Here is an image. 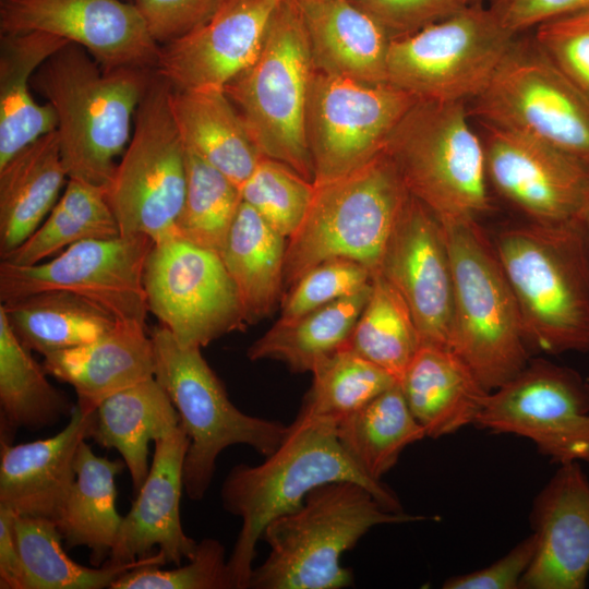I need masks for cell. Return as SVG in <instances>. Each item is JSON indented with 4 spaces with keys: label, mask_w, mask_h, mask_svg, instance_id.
Segmentation results:
<instances>
[{
    "label": "cell",
    "mask_w": 589,
    "mask_h": 589,
    "mask_svg": "<svg viewBox=\"0 0 589 589\" xmlns=\"http://www.w3.org/2000/svg\"><path fill=\"white\" fill-rule=\"evenodd\" d=\"M339 481L365 486L388 510L401 513L396 494L369 478L347 454L337 424L301 408L280 445L256 466L239 464L226 476L220 498L241 519L228 566L235 589L248 588L256 544L275 518L300 507L315 488Z\"/></svg>",
    "instance_id": "cell-1"
},
{
    "label": "cell",
    "mask_w": 589,
    "mask_h": 589,
    "mask_svg": "<svg viewBox=\"0 0 589 589\" xmlns=\"http://www.w3.org/2000/svg\"><path fill=\"white\" fill-rule=\"evenodd\" d=\"M155 70H104L69 43L34 73L32 85L57 116L56 132L68 179L107 188L123 154L132 119Z\"/></svg>",
    "instance_id": "cell-2"
},
{
    "label": "cell",
    "mask_w": 589,
    "mask_h": 589,
    "mask_svg": "<svg viewBox=\"0 0 589 589\" xmlns=\"http://www.w3.org/2000/svg\"><path fill=\"white\" fill-rule=\"evenodd\" d=\"M493 244L528 346L553 354L589 351V257L580 220H528L501 230Z\"/></svg>",
    "instance_id": "cell-3"
},
{
    "label": "cell",
    "mask_w": 589,
    "mask_h": 589,
    "mask_svg": "<svg viewBox=\"0 0 589 589\" xmlns=\"http://www.w3.org/2000/svg\"><path fill=\"white\" fill-rule=\"evenodd\" d=\"M425 516L386 509L365 486L339 481L312 490L297 509L272 520L262 540L269 546L254 567L248 588L340 589L353 576L340 564L373 527L425 520Z\"/></svg>",
    "instance_id": "cell-4"
},
{
    "label": "cell",
    "mask_w": 589,
    "mask_h": 589,
    "mask_svg": "<svg viewBox=\"0 0 589 589\" xmlns=\"http://www.w3.org/2000/svg\"><path fill=\"white\" fill-rule=\"evenodd\" d=\"M441 223L454 280L449 348L491 392L530 360L517 302L493 241L478 220Z\"/></svg>",
    "instance_id": "cell-5"
},
{
    "label": "cell",
    "mask_w": 589,
    "mask_h": 589,
    "mask_svg": "<svg viewBox=\"0 0 589 589\" xmlns=\"http://www.w3.org/2000/svg\"><path fill=\"white\" fill-rule=\"evenodd\" d=\"M314 71L302 11L281 0L256 58L224 86L257 152L313 182L305 117Z\"/></svg>",
    "instance_id": "cell-6"
},
{
    "label": "cell",
    "mask_w": 589,
    "mask_h": 589,
    "mask_svg": "<svg viewBox=\"0 0 589 589\" xmlns=\"http://www.w3.org/2000/svg\"><path fill=\"white\" fill-rule=\"evenodd\" d=\"M409 195L385 152L345 176L315 184L303 221L287 239L285 290L330 259L353 260L377 273Z\"/></svg>",
    "instance_id": "cell-7"
},
{
    "label": "cell",
    "mask_w": 589,
    "mask_h": 589,
    "mask_svg": "<svg viewBox=\"0 0 589 589\" xmlns=\"http://www.w3.org/2000/svg\"><path fill=\"white\" fill-rule=\"evenodd\" d=\"M384 152L408 192L441 221L478 220L490 211L484 148L467 103L417 100Z\"/></svg>",
    "instance_id": "cell-8"
},
{
    "label": "cell",
    "mask_w": 589,
    "mask_h": 589,
    "mask_svg": "<svg viewBox=\"0 0 589 589\" xmlns=\"http://www.w3.org/2000/svg\"><path fill=\"white\" fill-rule=\"evenodd\" d=\"M154 377L165 389L190 438L183 467V486L193 501L209 489L219 454L232 445H248L265 457L283 442L288 425L252 417L238 409L204 359L201 348L180 345L161 325L149 333Z\"/></svg>",
    "instance_id": "cell-9"
},
{
    "label": "cell",
    "mask_w": 589,
    "mask_h": 589,
    "mask_svg": "<svg viewBox=\"0 0 589 589\" xmlns=\"http://www.w3.org/2000/svg\"><path fill=\"white\" fill-rule=\"evenodd\" d=\"M172 86L156 70L134 116V130L107 187L120 235L153 243L178 237L185 145L171 109Z\"/></svg>",
    "instance_id": "cell-10"
},
{
    "label": "cell",
    "mask_w": 589,
    "mask_h": 589,
    "mask_svg": "<svg viewBox=\"0 0 589 589\" xmlns=\"http://www.w3.org/2000/svg\"><path fill=\"white\" fill-rule=\"evenodd\" d=\"M518 35L504 27L488 7L466 5L392 40L387 83L418 100L469 103L485 88Z\"/></svg>",
    "instance_id": "cell-11"
},
{
    "label": "cell",
    "mask_w": 589,
    "mask_h": 589,
    "mask_svg": "<svg viewBox=\"0 0 589 589\" xmlns=\"http://www.w3.org/2000/svg\"><path fill=\"white\" fill-rule=\"evenodd\" d=\"M469 103L478 122L526 133L589 161V97L532 36L515 38L485 88Z\"/></svg>",
    "instance_id": "cell-12"
},
{
    "label": "cell",
    "mask_w": 589,
    "mask_h": 589,
    "mask_svg": "<svg viewBox=\"0 0 589 589\" xmlns=\"http://www.w3.org/2000/svg\"><path fill=\"white\" fill-rule=\"evenodd\" d=\"M417 100L387 82L368 84L315 70L305 117L314 184L345 176L382 154Z\"/></svg>",
    "instance_id": "cell-13"
},
{
    "label": "cell",
    "mask_w": 589,
    "mask_h": 589,
    "mask_svg": "<svg viewBox=\"0 0 589 589\" xmlns=\"http://www.w3.org/2000/svg\"><path fill=\"white\" fill-rule=\"evenodd\" d=\"M143 281L148 311L184 347H205L248 325L220 255L180 237L153 243Z\"/></svg>",
    "instance_id": "cell-14"
},
{
    "label": "cell",
    "mask_w": 589,
    "mask_h": 589,
    "mask_svg": "<svg viewBox=\"0 0 589 589\" xmlns=\"http://www.w3.org/2000/svg\"><path fill=\"white\" fill-rule=\"evenodd\" d=\"M494 390L473 424L527 437L553 462L589 464V382L577 371L530 359Z\"/></svg>",
    "instance_id": "cell-15"
},
{
    "label": "cell",
    "mask_w": 589,
    "mask_h": 589,
    "mask_svg": "<svg viewBox=\"0 0 589 589\" xmlns=\"http://www.w3.org/2000/svg\"><path fill=\"white\" fill-rule=\"evenodd\" d=\"M145 236H117L72 244L34 265L0 263V302L48 290L70 291L100 304L118 321L145 324Z\"/></svg>",
    "instance_id": "cell-16"
},
{
    "label": "cell",
    "mask_w": 589,
    "mask_h": 589,
    "mask_svg": "<svg viewBox=\"0 0 589 589\" xmlns=\"http://www.w3.org/2000/svg\"><path fill=\"white\" fill-rule=\"evenodd\" d=\"M489 183L529 221L578 220L589 200V161L526 133L479 122Z\"/></svg>",
    "instance_id": "cell-17"
},
{
    "label": "cell",
    "mask_w": 589,
    "mask_h": 589,
    "mask_svg": "<svg viewBox=\"0 0 589 589\" xmlns=\"http://www.w3.org/2000/svg\"><path fill=\"white\" fill-rule=\"evenodd\" d=\"M4 33L45 32L84 48L106 71L156 70L160 45L134 2L1 0Z\"/></svg>",
    "instance_id": "cell-18"
},
{
    "label": "cell",
    "mask_w": 589,
    "mask_h": 589,
    "mask_svg": "<svg viewBox=\"0 0 589 589\" xmlns=\"http://www.w3.org/2000/svg\"><path fill=\"white\" fill-rule=\"evenodd\" d=\"M380 273L401 296L421 345L449 348L454 280L440 219L409 195L385 245Z\"/></svg>",
    "instance_id": "cell-19"
},
{
    "label": "cell",
    "mask_w": 589,
    "mask_h": 589,
    "mask_svg": "<svg viewBox=\"0 0 589 589\" xmlns=\"http://www.w3.org/2000/svg\"><path fill=\"white\" fill-rule=\"evenodd\" d=\"M281 0H225L191 33L160 45L156 71L173 89L220 87L259 55Z\"/></svg>",
    "instance_id": "cell-20"
},
{
    "label": "cell",
    "mask_w": 589,
    "mask_h": 589,
    "mask_svg": "<svg viewBox=\"0 0 589 589\" xmlns=\"http://www.w3.org/2000/svg\"><path fill=\"white\" fill-rule=\"evenodd\" d=\"M537 537L524 589H582L589 574V481L578 461L558 470L534 500Z\"/></svg>",
    "instance_id": "cell-21"
},
{
    "label": "cell",
    "mask_w": 589,
    "mask_h": 589,
    "mask_svg": "<svg viewBox=\"0 0 589 589\" xmlns=\"http://www.w3.org/2000/svg\"><path fill=\"white\" fill-rule=\"evenodd\" d=\"M189 444L190 438L181 425L154 442L148 474L131 509L122 517L105 564L132 563L152 555L155 548L164 554L167 564L180 565L183 558L193 556L199 542L184 532L180 516Z\"/></svg>",
    "instance_id": "cell-22"
},
{
    "label": "cell",
    "mask_w": 589,
    "mask_h": 589,
    "mask_svg": "<svg viewBox=\"0 0 589 589\" xmlns=\"http://www.w3.org/2000/svg\"><path fill=\"white\" fill-rule=\"evenodd\" d=\"M94 425L95 411L75 404L57 434L16 445L0 442V507L56 522L75 480L77 448L92 438Z\"/></svg>",
    "instance_id": "cell-23"
},
{
    "label": "cell",
    "mask_w": 589,
    "mask_h": 589,
    "mask_svg": "<svg viewBox=\"0 0 589 589\" xmlns=\"http://www.w3.org/2000/svg\"><path fill=\"white\" fill-rule=\"evenodd\" d=\"M43 365L73 387L83 411L94 412L109 396L154 376V348L145 324L118 321L91 342L45 356Z\"/></svg>",
    "instance_id": "cell-24"
},
{
    "label": "cell",
    "mask_w": 589,
    "mask_h": 589,
    "mask_svg": "<svg viewBox=\"0 0 589 589\" xmlns=\"http://www.w3.org/2000/svg\"><path fill=\"white\" fill-rule=\"evenodd\" d=\"M399 385L425 435L440 437L474 423L489 390L450 348L421 345Z\"/></svg>",
    "instance_id": "cell-25"
},
{
    "label": "cell",
    "mask_w": 589,
    "mask_h": 589,
    "mask_svg": "<svg viewBox=\"0 0 589 589\" xmlns=\"http://www.w3.org/2000/svg\"><path fill=\"white\" fill-rule=\"evenodd\" d=\"M67 44L68 40L38 31L1 34L0 167L56 130L52 106L36 103L31 82L36 70Z\"/></svg>",
    "instance_id": "cell-26"
},
{
    "label": "cell",
    "mask_w": 589,
    "mask_h": 589,
    "mask_svg": "<svg viewBox=\"0 0 589 589\" xmlns=\"http://www.w3.org/2000/svg\"><path fill=\"white\" fill-rule=\"evenodd\" d=\"M315 70L353 81L387 82L389 37L347 0L300 7Z\"/></svg>",
    "instance_id": "cell-27"
},
{
    "label": "cell",
    "mask_w": 589,
    "mask_h": 589,
    "mask_svg": "<svg viewBox=\"0 0 589 589\" xmlns=\"http://www.w3.org/2000/svg\"><path fill=\"white\" fill-rule=\"evenodd\" d=\"M68 178L56 130L0 167V257L19 248L41 225Z\"/></svg>",
    "instance_id": "cell-28"
},
{
    "label": "cell",
    "mask_w": 589,
    "mask_h": 589,
    "mask_svg": "<svg viewBox=\"0 0 589 589\" xmlns=\"http://www.w3.org/2000/svg\"><path fill=\"white\" fill-rule=\"evenodd\" d=\"M171 109L184 145L241 190L262 155L225 89L172 88Z\"/></svg>",
    "instance_id": "cell-29"
},
{
    "label": "cell",
    "mask_w": 589,
    "mask_h": 589,
    "mask_svg": "<svg viewBox=\"0 0 589 589\" xmlns=\"http://www.w3.org/2000/svg\"><path fill=\"white\" fill-rule=\"evenodd\" d=\"M179 425L176 407L153 376L109 396L96 408L92 438L119 452L136 494L149 471V443Z\"/></svg>",
    "instance_id": "cell-30"
},
{
    "label": "cell",
    "mask_w": 589,
    "mask_h": 589,
    "mask_svg": "<svg viewBox=\"0 0 589 589\" xmlns=\"http://www.w3.org/2000/svg\"><path fill=\"white\" fill-rule=\"evenodd\" d=\"M287 238L242 201L220 252L247 324L271 316L285 294Z\"/></svg>",
    "instance_id": "cell-31"
},
{
    "label": "cell",
    "mask_w": 589,
    "mask_h": 589,
    "mask_svg": "<svg viewBox=\"0 0 589 589\" xmlns=\"http://www.w3.org/2000/svg\"><path fill=\"white\" fill-rule=\"evenodd\" d=\"M124 467L123 460L97 456L83 441L74 462L75 480L56 521L65 548L86 546L96 567L109 558L122 521L116 477Z\"/></svg>",
    "instance_id": "cell-32"
},
{
    "label": "cell",
    "mask_w": 589,
    "mask_h": 589,
    "mask_svg": "<svg viewBox=\"0 0 589 589\" xmlns=\"http://www.w3.org/2000/svg\"><path fill=\"white\" fill-rule=\"evenodd\" d=\"M0 310L19 340L43 357L91 342L118 322L100 304L63 290L1 302Z\"/></svg>",
    "instance_id": "cell-33"
},
{
    "label": "cell",
    "mask_w": 589,
    "mask_h": 589,
    "mask_svg": "<svg viewBox=\"0 0 589 589\" xmlns=\"http://www.w3.org/2000/svg\"><path fill=\"white\" fill-rule=\"evenodd\" d=\"M47 375L0 310V442L12 443L21 428L37 431L70 417L75 404Z\"/></svg>",
    "instance_id": "cell-34"
},
{
    "label": "cell",
    "mask_w": 589,
    "mask_h": 589,
    "mask_svg": "<svg viewBox=\"0 0 589 589\" xmlns=\"http://www.w3.org/2000/svg\"><path fill=\"white\" fill-rule=\"evenodd\" d=\"M371 287L294 320H278L248 348V358L277 360L293 373L312 372L321 360L346 345Z\"/></svg>",
    "instance_id": "cell-35"
},
{
    "label": "cell",
    "mask_w": 589,
    "mask_h": 589,
    "mask_svg": "<svg viewBox=\"0 0 589 589\" xmlns=\"http://www.w3.org/2000/svg\"><path fill=\"white\" fill-rule=\"evenodd\" d=\"M14 534L24 566L25 589H104L124 573L145 565H165L158 550L139 561L87 567L71 558L55 521L14 516Z\"/></svg>",
    "instance_id": "cell-36"
},
{
    "label": "cell",
    "mask_w": 589,
    "mask_h": 589,
    "mask_svg": "<svg viewBox=\"0 0 589 589\" xmlns=\"http://www.w3.org/2000/svg\"><path fill=\"white\" fill-rule=\"evenodd\" d=\"M337 436L359 468L372 480L381 481L401 452L426 435L397 383L342 419L337 424Z\"/></svg>",
    "instance_id": "cell-37"
},
{
    "label": "cell",
    "mask_w": 589,
    "mask_h": 589,
    "mask_svg": "<svg viewBox=\"0 0 589 589\" xmlns=\"http://www.w3.org/2000/svg\"><path fill=\"white\" fill-rule=\"evenodd\" d=\"M120 236L107 188L68 179L65 190L35 232L1 262L27 266L77 242Z\"/></svg>",
    "instance_id": "cell-38"
},
{
    "label": "cell",
    "mask_w": 589,
    "mask_h": 589,
    "mask_svg": "<svg viewBox=\"0 0 589 589\" xmlns=\"http://www.w3.org/2000/svg\"><path fill=\"white\" fill-rule=\"evenodd\" d=\"M421 338L409 308L380 274L373 275L370 297L344 346L400 382Z\"/></svg>",
    "instance_id": "cell-39"
},
{
    "label": "cell",
    "mask_w": 589,
    "mask_h": 589,
    "mask_svg": "<svg viewBox=\"0 0 589 589\" xmlns=\"http://www.w3.org/2000/svg\"><path fill=\"white\" fill-rule=\"evenodd\" d=\"M187 183L178 237L220 254L242 203L241 190L185 146Z\"/></svg>",
    "instance_id": "cell-40"
},
{
    "label": "cell",
    "mask_w": 589,
    "mask_h": 589,
    "mask_svg": "<svg viewBox=\"0 0 589 589\" xmlns=\"http://www.w3.org/2000/svg\"><path fill=\"white\" fill-rule=\"evenodd\" d=\"M302 409L338 424L398 383L384 369L345 347L321 360Z\"/></svg>",
    "instance_id": "cell-41"
},
{
    "label": "cell",
    "mask_w": 589,
    "mask_h": 589,
    "mask_svg": "<svg viewBox=\"0 0 589 589\" xmlns=\"http://www.w3.org/2000/svg\"><path fill=\"white\" fill-rule=\"evenodd\" d=\"M315 184L286 164L261 156L241 188L242 201L285 238L291 237L311 205Z\"/></svg>",
    "instance_id": "cell-42"
},
{
    "label": "cell",
    "mask_w": 589,
    "mask_h": 589,
    "mask_svg": "<svg viewBox=\"0 0 589 589\" xmlns=\"http://www.w3.org/2000/svg\"><path fill=\"white\" fill-rule=\"evenodd\" d=\"M110 589H235L224 545L206 538L183 566L163 569L160 565L133 568Z\"/></svg>",
    "instance_id": "cell-43"
},
{
    "label": "cell",
    "mask_w": 589,
    "mask_h": 589,
    "mask_svg": "<svg viewBox=\"0 0 589 589\" xmlns=\"http://www.w3.org/2000/svg\"><path fill=\"white\" fill-rule=\"evenodd\" d=\"M373 280V273L349 259L326 260L304 273L284 294L278 320L291 321L336 300L357 293Z\"/></svg>",
    "instance_id": "cell-44"
},
{
    "label": "cell",
    "mask_w": 589,
    "mask_h": 589,
    "mask_svg": "<svg viewBox=\"0 0 589 589\" xmlns=\"http://www.w3.org/2000/svg\"><path fill=\"white\" fill-rule=\"evenodd\" d=\"M537 45L589 97V9L534 27Z\"/></svg>",
    "instance_id": "cell-45"
},
{
    "label": "cell",
    "mask_w": 589,
    "mask_h": 589,
    "mask_svg": "<svg viewBox=\"0 0 589 589\" xmlns=\"http://www.w3.org/2000/svg\"><path fill=\"white\" fill-rule=\"evenodd\" d=\"M390 40L410 36L466 7L460 0H347Z\"/></svg>",
    "instance_id": "cell-46"
},
{
    "label": "cell",
    "mask_w": 589,
    "mask_h": 589,
    "mask_svg": "<svg viewBox=\"0 0 589 589\" xmlns=\"http://www.w3.org/2000/svg\"><path fill=\"white\" fill-rule=\"evenodd\" d=\"M225 0H133L159 44L176 40L206 23Z\"/></svg>",
    "instance_id": "cell-47"
},
{
    "label": "cell",
    "mask_w": 589,
    "mask_h": 589,
    "mask_svg": "<svg viewBox=\"0 0 589 589\" xmlns=\"http://www.w3.org/2000/svg\"><path fill=\"white\" fill-rule=\"evenodd\" d=\"M537 550L534 533L485 568L448 578L445 589H517Z\"/></svg>",
    "instance_id": "cell-48"
},
{
    "label": "cell",
    "mask_w": 589,
    "mask_h": 589,
    "mask_svg": "<svg viewBox=\"0 0 589 589\" xmlns=\"http://www.w3.org/2000/svg\"><path fill=\"white\" fill-rule=\"evenodd\" d=\"M497 21L522 34L549 20L589 9V0H488Z\"/></svg>",
    "instance_id": "cell-49"
},
{
    "label": "cell",
    "mask_w": 589,
    "mask_h": 589,
    "mask_svg": "<svg viewBox=\"0 0 589 589\" xmlns=\"http://www.w3.org/2000/svg\"><path fill=\"white\" fill-rule=\"evenodd\" d=\"M14 514L0 507V588L25 589L24 566L14 534Z\"/></svg>",
    "instance_id": "cell-50"
},
{
    "label": "cell",
    "mask_w": 589,
    "mask_h": 589,
    "mask_svg": "<svg viewBox=\"0 0 589 589\" xmlns=\"http://www.w3.org/2000/svg\"><path fill=\"white\" fill-rule=\"evenodd\" d=\"M580 224H581V227H582V231H584V236H585V241H586V247H587V252H588V257H589V200L580 215Z\"/></svg>",
    "instance_id": "cell-51"
},
{
    "label": "cell",
    "mask_w": 589,
    "mask_h": 589,
    "mask_svg": "<svg viewBox=\"0 0 589 589\" xmlns=\"http://www.w3.org/2000/svg\"><path fill=\"white\" fill-rule=\"evenodd\" d=\"M298 3L299 7H305L312 3L321 2L324 0H293Z\"/></svg>",
    "instance_id": "cell-52"
},
{
    "label": "cell",
    "mask_w": 589,
    "mask_h": 589,
    "mask_svg": "<svg viewBox=\"0 0 589 589\" xmlns=\"http://www.w3.org/2000/svg\"><path fill=\"white\" fill-rule=\"evenodd\" d=\"M465 5H471V4H478L481 3L482 0H460Z\"/></svg>",
    "instance_id": "cell-53"
}]
</instances>
